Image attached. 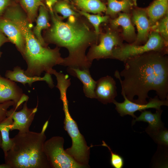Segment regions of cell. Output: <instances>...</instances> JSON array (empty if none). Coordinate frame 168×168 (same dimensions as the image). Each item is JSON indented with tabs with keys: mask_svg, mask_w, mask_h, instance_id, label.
<instances>
[{
	"mask_svg": "<svg viewBox=\"0 0 168 168\" xmlns=\"http://www.w3.org/2000/svg\"><path fill=\"white\" fill-rule=\"evenodd\" d=\"M124 101L122 103H119L115 100L113 103L115 105V109L121 116L127 115L131 116L133 118L136 117L134 114L136 111H139L142 112L149 108H154L156 110L161 109L162 105H168V100H161L158 96L153 98H150L149 101L145 104H138L129 100L126 96L124 94L121 92Z\"/></svg>",
	"mask_w": 168,
	"mask_h": 168,
	"instance_id": "obj_8",
	"label": "cell"
},
{
	"mask_svg": "<svg viewBox=\"0 0 168 168\" xmlns=\"http://www.w3.org/2000/svg\"><path fill=\"white\" fill-rule=\"evenodd\" d=\"M162 51H151L129 58L124 62V69L116 70L121 92L130 100L139 104L147 103L148 92H156L161 100L168 99V58Z\"/></svg>",
	"mask_w": 168,
	"mask_h": 168,
	"instance_id": "obj_1",
	"label": "cell"
},
{
	"mask_svg": "<svg viewBox=\"0 0 168 168\" xmlns=\"http://www.w3.org/2000/svg\"><path fill=\"white\" fill-rule=\"evenodd\" d=\"M10 0H0V15L10 3Z\"/></svg>",
	"mask_w": 168,
	"mask_h": 168,
	"instance_id": "obj_30",
	"label": "cell"
},
{
	"mask_svg": "<svg viewBox=\"0 0 168 168\" xmlns=\"http://www.w3.org/2000/svg\"><path fill=\"white\" fill-rule=\"evenodd\" d=\"M0 168H11V167L9 165L5 163L0 165Z\"/></svg>",
	"mask_w": 168,
	"mask_h": 168,
	"instance_id": "obj_33",
	"label": "cell"
},
{
	"mask_svg": "<svg viewBox=\"0 0 168 168\" xmlns=\"http://www.w3.org/2000/svg\"><path fill=\"white\" fill-rule=\"evenodd\" d=\"M12 123L13 119L10 115H7V117L0 122V131L2 139L1 148L4 152V155L12 145V138H10L9 136V131Z\"/></svg>",
	"mask_w": 168,
	"mask_h": 168,
	"instance_id": "obj_20",
	"label": "cell"
},
{
	"mask_svg": "<svg viewBox=\"0 0 168 168\" xmlns=\"http://www.w3.org/2000/svg\"><path fill=\"white\" fill-rule=\"evenodd\" d=\"M49 26L47 11L44 6H41L39 9V14L37 18L36 25L33 32L39 42L44 46H45V43L41 35V31L48 28Z\"/></svg>",
	"mask_w": 168,
	"mask_h": 168,
	"instance_id": "obj_19",
	"label": "cell"
},
{
	"mask_svg": "<svg viewBox=\"0 0 168 168\" xmlns=\"http://www.w3.org/2000/svg\"><path fill=\"white\" fill-rule=\"evenodd\" d=\"M0 31L4 33L9 40L15 44L23 55L25 47L24 40L16 25L12 21L7 18L0 19Z\"/></svg>",
	"mask_w": 168,
	"mask_h": 168,
	"instance_id": "obj_14",
	"label": "cell"
},
{
	"mask_svg": "<svg viewBox=\"0 0 168 168\" xmlns=\"http://www.w3.org/2000/svg\"><path fill=\"white\" fill-rule=\"evenodd\" d=\"M162 110L161 109L156 110L155 113H153L150 111L144 110L138 117H136L132 122V124L136 121H143L147 122L149 126L146 131L149 134L155 132L164 127L161 121V115Z\"/></svg>",
	"mask_w": 168,
	"mask_h": 168,
	"instance_id": "obj_16",
	"label": "cell"
},
{
	"mask_svg": "<svg viewBox=\"0 0 168 168\" xmlns=\"http://www.w3.org/2000/svg\"><path fill=\"white\" fill-rule=\"evenodd\" d=\"M121 40L116 34L108 31L103 35L98 45L91 48L87 57V60L91 63L94 59L112 58L114 48L121 45Z\"/></svg>",
	"mask_w": 168,
	"mask_h": 168,
	"instance_id": "obj_7",
	"label": "cell"
},
{
	"mask_svg": "<svg viewBox=\"0 0 168 168\" xmlns=\"http://www.w3.org/2000/svg\"><path fill=\"white\" fill-rule=\"evenodd\" d=\"M27 101L24 102L22 109L19 111H17V110L13 107L8 110L7 115H11L13 119L10 128L11 131L17 130L19 133H24L29 131L37 107L29 108L27 106Z\"/></svg>",
	"mask_w": 168,
	"mask_h": 168,
	"instance_id": "obj_10",
	"label": "cell"
},
{
	"mask_svg": "<svg viewBox=\"0 0 168 168\" xmlns=\"http://www.w3.org/2000/svg\"><path fill=\"white\" fill-rule=\"evenodd\" d=\"M8 41V40L3 34L2 32L0 31V48L2 44Z\"/></svg>",
	"mask_w": 168,
	"mask_h": 168,
	"instance_id": "obj_32",
	"label": "cell"
},
{
	"mask_svg": "<svg viewBox=\"0 0 168 168\" xmlns=\"http://www.w3.org/2000/svg\"><path fill=\"white\" fill-rule=\"evenodd\" d=\"M132 14L133 21L138 30L136 43L133 44L138 45L139 43H145L147 40L149 32L152 27L146 10L137 8L133 11Z\"/></svg>",
	"mask_w": 168,
	"mask_h": 168,
	"instance_id": "obj_12",
	"label": "cell"
},
{
	"mask_svg": "<svg viewBox=\"0 0 168 168\" xmlns=\"http://www.w3.org/2000/svg\"><path fill=\"white\" fill-rule=\"evenodd\" d=\"M2 139L1 133L0 131V147H1L2 144Z\"/></svg>",
	"mask_w": 168,
	"mask_h": 168,
	"instance_id": "obj_34",
	"label": "cell"
},
{
	"mask_svg": "<svg viewBox=\"0 0 168 168\" xmlns=\"http://www.w3.org/2000/svg\"><path fill=\"white\" fill-rule=\"evenodd\" d=\"M75 3L85 12L93 13L106 11V7L100 0H73Z\"/></svg>",
	"mask_w": 168,
	"mask_h": 168,
	"instance_id": "obj_21",
	"label": "cell"
},
{
	"mask_svg": "<svg viewBox=\"0 0 168 168\" xmlns=\"http://www.w3.org/2000/svg\"><path fill=\"white\" fill-rule=\"evenodd\" d=\"M157 24L156 23L152 26L155 29L156 31L157 32L167 46L168 40V16L166 14L160 20Z\"/></svg>",
	"mask_w": 168,
	"mask_h": 168,
	"instance_id": "obj_24",
	"label": "cell"
},
{
	"mask_svg": "<svg viewBox=\"0 0 168 168\" xmlns=\"http://www.w3.org/2000/svg\"><path fill=\"white\" fill-rule=\"evenodd\" d=\"M28 99V96L23 93L21 89L13 81L0 75V104L12 100L15 103L13 107L17 110Z\"/></svg>",
	"mask_w": 168,
	"mask_h": 168,
	"instance_id": "obj_9",
	"label": "cell"
},
{
	"mask_svg": "<svg viewBox=\"0 0 168 168\" xmlns=\"http://www.w3.org/2000/svg\"><path fill=\"white\" fill-rule=\"evenodd\" d=\"M101 145L107 147L111 153L110 164L114 168H122L124 166V161L123 158L118 154L114 153L112 151L110 147L105 142L102 141Z\"/></svg>",
	"mask_w": 168,
	"mask_h": 168,
	"instance_id": "obj_28",
	"label": "cell"
},
{
	"mask_svg": "<svg viewBox=\"0 0 168 168\" xmlns=\"http://www.w3.org/2000/svg\"><path fill=\"white\" fill-rule=\"evenodd\" d=\"M168 0H155L146 10L152 25L154 26L167 12Z\"/></svg>",
	"mask_w": 168,
	"mask_h": 168,
	"instance_id": "obj_18",
	"label": "cell"
},
{
	"mask_svg": "<svg viewBox=\"0 0 168 168\" xmlns=\"http://www.w3.org/2000/svg\"><path fill=\"white\" fill-rule=\"evenodd\" d=\"M15 105L14 102L12 100L7 101L0 104V122L7 117L8 109L12 106Z\"/></svg>",
	"mask_w": 168,
	"mask_h": 168,
	"instance_id": "obj_29",
	"label": "cell"
},
{
	"mask_svg": "<svg viewBox=\"0 0 168 168\" xmlns=\"http://www.w3.org/2000/svg\"><path fill=\"white\" fill-rule=\"evenodd\" d=\"M20 2L26 12L27 17L30 22L35 19L39 7L44 6L42 0H20Z\"/></svg>",
	"mask_w": 168,
	"mask_h": 168,
	"instance_id": "obj_23",
	"label": "cell"
},
{
	"mask_svg": "<svg viewBox=\"0 0 168 168\" xmlns=\"http://www.w3.org/2000/svg\"><path fill=\"white\" fill-rule=\"evenodd\" d=\"M54 9L56 11L61 14L64 18L77 15L65 1H61L57 2L55 5Z\"/></svg>",
	"mask_w": 168,
	"mask_h": 168,
	"instance_id": "obj_26",
	"label": "cell"
},
{
	"mask_svg": "<svg viewBox=\"0 0 168 168\" xmlns=\"http://www.w3.org/2000/svg\"><path fill=\"white\" fill-rule=\"evenodd\" d=\"M53 22L49 36L58 45L66 48L69 56L64 59L62 65L80 69H89L91 63L87 60L85 50L90 43L88 28L84 25L61 21L53 11H50Z\"/></svg>",
	"mask_w": 168,
	"mask_h": 168,
	"instance_id": "obj_2",
	"label": "cell"
},
{
	"mask_svg": "<svg viewBox=\"0 0 168 168\" xmlns=\"http://www.w3.org/2000/svg\"><path fill=\"white\" fill-rule=\"evenodd\" d=\"M107 14L114 15L119 12L129 11L133 5L132 0H107Z\"/></svg>",
	"mask_w": 168,
	"mask_h": 168,
	"instance_id": "obj_22",
	"label": "cell"
},
{
	"mask_svg": "<svg viewBox=\"0 0 168 168\" xmlns=\"http://www.w3.org/2000/svg\"><path fill=\"white\" fill-rule=\"evenodd\" d=\"M79 13L86 17L94 26L96 33L98 34L99 32V26L103 22L106 21L108 17L107 16H101L99 15L90 14L84 11H79Z\"/></svg>",
	"mask_w": 168,
	"mask_h": 168,
	"instance_id": "obj_25",
	"label": "cell"
},
{
	"mask_svg": "<svg viewBox=\"0 0 168 168\" xmlns=\"http://www.w3.org/2000/svg\"><path fill=\"white\" fill-rule=\"evenodd\" d=\"M114 28L121 26L123 29V35L126 40L130 42L133 41L135 38V29L129 16L125 13H119L118 16L111 22Z\"/></svg>",
	"mask_w": 168,
	"mask_h": 168,
	"instance_id": "obj_17",
	"label": "cell"
},
{
	"mask_svg": "<svg viewBox=\"0 0 168 168\" xmlns=\"http://www.w3.org/2000/svg\"><path fill=\"white\" fill-rule=\"evenodd\" d=\"M165 46H167L159 34L156 31H153L149 35L147 41L142 45L121 44L115 47L112 58L124 62L129 58L151 51L164 52Z\"/></svg>",
	"mask_w": 168,
	"mask_h": 168,
	"instance_id": "obj_6",
	"label": "cell"
},
{
	"mask_svg": "<svg viewBox=\"0 0 168 168\" xmlns=\"http://www.w3.org/2000/svg\"><path fill=\"white\" fill-rule=\"evenodd\" d=\"M48 123L40 133L29 131L12 138V146L4 155L5 163L11 168H50L43 149Z\"/></svg>",
	"mask_w": 168,
	"mask_h": 168,
	"instance_id": "obj_3",
	"label": "cell"
},
{
	"mask_svg": "<svg viewBox=\"0 0 168 168\" xmlns=\"http://www.w3.org/2000/svg\"><path fill=\"white\" fill-rule=\"evenodd\" d=\"M64 143V138L58 136L53 137L45 141L44 151L50 167H85L86 166L77 162L66 152L63 148Z\"/></svg>",
	"mask_w": 168,
	"mask_h": 168,
	"instance_id": "obj_5",
	"label": "cell"
},
{
	"mask_svg": "<svg viewBox=\"0 0 168 168\" xmlns=\"http://www.w3.org/2000/svg\"><path fill=\"white\" fill-rule=\"evenodd\" d=\"M68 87V86L65 84L60 85L58 87L65 114L64 128L72 141L71 147L65 150L77 162L86 167L89 159L90 147L87 145L84 136L81 133L77 123L70 114L67 96Z\"/></svg>",
	"mask_w": 168,
	"mask_h": 168,
	"instance_id": "obj_4",
	"label": "cell"
},
{
	"mask_svg": "<svg viewBox=\"0 0 168 168\" xmlns=\"http://www.w3.org/2000/svg\"><path fill=\"white\" fill-rule=\"evenodd\" d=\"M94 91L96 99L101 103H113L117 95L115 81L109 76L101 77L96 81Z\"/></svg>",
	"mask_w": 168,
	"mask_h": 168,
	"instance_id": "obj_11",
	"label": "cell"
},
{
	"mask_svg": "<svg viewBox=\"0 0 168 168\" xmlns=\"http://www.w3.org/2000/svg\"><path fill=\"white\" fill-rule=\"evenodd\" d=\"M5 76L7 78L11 81L21 83L24 85L28 84L31 86L32 83L35 82L45 81L51 88L54 86L51 74L46 73L42 77L40 76H29L26 75L24 70L18 66L14 67L12 71H7Z\"/></svg>",
	"mask_w": 168,
	"mask_h": 168,
	"instance_id": "obj_13",
	"label": "cell"
},
{
	"mask_svg": "<svg viewBox=\"0 0 168 168\" xmlns=\"http://www.w3.org/2000/svg\"><path fill=\"white\" fill-rule=\"evenodd\" d=\"M67 72L71 75L77 78L83 84V90L88 98H96L95 89L96 83L91 77L89 69H80L68 67Z\"/></svg>",
	"mask_w": 168,
	"mask_h": 168,
	"instance_id": "obj_15",
	"label": "cell"
},
{
	"mask_svg": "<svg viewBox=\"0 0 168 168\" xmlns=\"http://www.w3.org/2000/svg\"><path fill=\"white\" fill-rule=\"evenodd\" d=\"M46 3L49 7L50 11H52L53 6L56 2L58 0H45Z\"/></svg>",
	"mask_w": 168,
	"mask_h": 168,
	"instance_id": "obj_31",
	"label": "cell"
},
{
	"mask_svg": "<svg viewBox=\"0 0 168 168\" xmlns=\"http://www.w3.org/2000/svg\"><path fill=\"white\" fill-rule=\"evenodd\" d=\"M156 143L166 146L168 145V130L163 127L149 134Z\"/></svg>",
	"mask_w": 168,
	"mask_h": 168,
	"instance_id": "obj_27",
	"label": "cell"
}]
</instances>
